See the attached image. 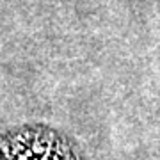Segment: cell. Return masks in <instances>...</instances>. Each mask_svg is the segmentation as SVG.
Returning a JSON list of instances; mask_svg holds the SVG:
<instances>
[{
  "mask_svg": "<svg viewBox=\"0 0 160 160\" xmlns=\"http://www.w3.org/2000/svg\"><path fill=\"white\" fill-rule=\"evenodd\" d=\"M0 160H75V157L52 135L22 133L0 144Z\"/></svg>",
  "mask_w": 160,
  "mask_h": 160,
  "instance_id": "cell-1",
  "label": "cell"
}]
</instances>
